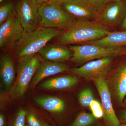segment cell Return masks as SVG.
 Listing matches in <instances>:
<instances>
[{
    "mask_svg": "<svg viewBox=\"0 0 126 126\" xmlns=\"http://www.w3.org/2000/svg\"><path fill=\"white\" fill-rule=\"evenodd\" d=\"M98 119L92 113L83 111L79 113L70 126H90L96 123Z\"/></svg>",
    "mask_w": 126,
    "mask_h": 126,
    "instance_id": "d6986e66",
    "label": "cell"
},
{
    "mask_svg": "<svg viewBox=\"0 0 126 126\" xmlns=\"http://www.w3.org/2000/svg\"><path fill=\"white\" fill-rule=\"evenodd\" d=\"M0 26V47L4 49H13L24 33L16 11Z\"/></svg>",
    "mask_w": 126,
    "mask_h": 126,
    "instance_id": "52a82bcc",
    "label": "cell"
},
{
    "mask_svg": "<svg viewBox=\"0 0 126 126\" xmlns=\"http://www.w3.org/2000/svg\"><path fill=\"white\" fill-rule=\"evenodd\" d=\"M126 55V47L124 50L122 52L121 55Z\"/></svg>",
    "mask_w": 126,
    "mask_h": 126,
    "instance_id": "4dcf8cb0",
    "label": "cell"
},
{
    "mask_svg": "<svg viewBox=\"0 0 126 126\" xmlns=\"http://www.w3.org/2000/svg\"><path fill=\"white\" fill-rule=\"evenodd\" d=\"M94 82L99 96L104 115V120L108 126H120V121L115 114L113 107L111 95L106 77H101L93 81Z\"/></svg>",
    "mask_w": 126,
    "mask_h": 126,
    "instance_id": "30bf717a",
    "label": "cell"
},
{
    "mask_svg": "<svg viewBox=\"0 0 126 126\" xmlns=\"http://www.w3.org/2000/svg\"><path fill=\"white\" fill-rule=\"evenodd\" d=\"M77 76H64L53 78L43 82L40 87L45 89L61 90L72 88L78 83Z\"/></svg>",
    "mask_w": 126,
    "mask_h": 126,
    "instance_id": "e0dca14e",
    "label": "cell"
},
{
    "mask_svg": "<svg viewBox=\"0 0 126 126\" xmlns=\"http://www.w3.org/2000/svg\"><path fill=\"white\" fill-rule=\"evenodd\" d=\"M5 124L4 117L3 114L0 115V126H4Z\"/></svg>",
    "mask_w": 126,
    "mask_h": 126,
    "instance_id": "f1b7e54d",
    "label": "cell"
},
{
    "mask_svg": "<svg viewBox=\"0 0 126 126\" xmlns=\"http://www.w3.org/2000/svg\"><path fill=\"white\" fill-rule=\"evenodd\" d=\"M69 69L68 65L65 64L42 60L32 80L30 87L32 88L35 87L46 77L68 71Z\"/></svg>",
    "mask_w": 126,
    "mask_h": 126,
    "instance_id": "5bb4252c",
    "label": "cell"
},
{
    "mask_svg": "<svg viewBox=\"0 0 126 126\" xmlns=\"http://www.w3.org/2000/svg\"><path fill=\"white\" fill-rule=\"evenodd\" d=\"M61 6L76 20H99V12L83 0H69Z\"/></svg>",
    "mask_w": 126,
    "mask_h": 126,
    "instance_id": "7c38bea8",
    "label": "cell"
},
{
    "mask_svg": "<svg viewBox=\"0 0 126 126\" xmlns=\"http://www.w3.org/2000/svg\"><path fill=\"white\" fill-rule=\"evenodd\" d=\"M27 121L29 126H43L42 123L33 113L29 114L27 116Z\"/></svg>",
    "mask_w": 126,
    "mask_h": 126,
    "instance_id": "d4e9b609",
    "label": "cell"
},
{
    "mask_svg": "<svg viewBox=\"0 0 126 126\" xmlns=\"http://www.w3.org/2000/svg\"><path fill=\"white\" fill-rule=\"evenodd\" d=\"M92 113L97 119L103 118L104 113L101 104L98 101L94 99L92 102L89 107Z\"/></svg>",
    "mask_w": 126,
    "mask_h": 126,
    "instance_id": "7402d4cb",
    "label": "cell"
},
{
    "mask_svg": "<svg viewBox=\"0 0 126 126\" xmlns=\"http://www.w3.org/2000/svg\"><path fill=\"white\" fill-rule=\"evenodd\" d=\"M104 126V125H103V126Z\"/></svg>",
    "mask_w": 126,
    "mask_h": 126,
    "instance_id": "74e56055",
    "label": "cell"
},
{
    "mask_svg": "<svg viewBox=\"0 0 126 126\" xmlns=\"http://www.w3.org/2000/svg\"><path fill=\"white\" fill-rule=\"evenodd\" d=\"M78 99L81 106L83 107H89L90 104L94 100L92 89L89 88L83 89L79 94Z\"/></svg>",
    "mask_w": 126,
    "mask_h": 126,
    "instance_id": "ffe728a7",
    "label": "cell"
},
{
    "mask_svg": "<svg viewBox=\"0 0 126 126\" xmlns=\"http://www.w3.org/2000/svg\"><path fill=\"white\" fill-rule=\"evenodd\" d=\"M44 60L62 63L71 58L73 52L70 48L61 44H47L39 52Z\"/></svg>",
    "mask_w": 126,
    "mask_h": 126,
    "instance_id": "4fadbf2b",
    "label": "cell"
},
{
    "mask_svg": "<svg viewBox=\"0 0 126 126\" xmlns=\"http://www.w3.org/2000/svg\"><path fill=\"white\" fill-rule=\"evenodd\" d=\"M15 8L24 32L32 31L39 26L36 0H18Z\"/></svg>",
    "mask_w": 126,
    "mask_h": 126,
    "instance_id": "9c48e42d",
    "label": "cell"
},
{
    "mask_svg": "<svg viewBox=\"0 0 126 126\" xmlns=\"http://www.w3.org/2000/svg\"><path fill=\"white\" fill-rule=\"evenodd\" d=\"M120 126H126V124H121Z\"/></svg>",
    "mask_w": 126,
    "mask_h": 126,
    "instance_id": "e575fe53",
    "label": "cell"
},
{
    "mask_svg": "<svg viewBox=\"0 0 126 126\" xmlns=\"http://www.w3.org/2000/svg\"><path fill=\"white\" fill-rule=\"evenodd\" d=\"M39 26L58 29H67L76 20L61 7V6L45 4L39 9Z\"/></svg>",
    "mask_w": 126,
    "mask_h": 126,
    "instance_id": "5b68a950",
    "label": "cell"
},
{
    "mask_svg": "<svg viewBox=\"0 0 126 126\" xmlns=\"http://www.w3.org/2000/svg\"><path fill=\"white\" fill-rule=\"evenodd\" d=\"M108 27L98 20H76L58 38L59 44H82L103 38L110 32Z\"/></svg>",
    "mask_w": 126,
    "mask_h": 126,
    "instance_id": "6da1fadb",
    "label": "cell"
},
{
    "mask_svg": "<svg viewBox=\"0 0 126 126\" xmlns=\"http://www.w3.org/2000/svg\"><path fill=\"white\" fill-rule=\"evenodd\" d=\"M26 112L24 109H20L16 114L14 126H25Z\"/></svg>",
    "mask_w": 126,
    "mask_h": 126,
    "instance_id": "cb8c5ba5",
    "label": "cell"
},
{
    "mask_svg": "<svg viewBox=\"0 0 126 126\" xmlns=\"http://www.w3.org/2000/svg\"><path fill=\"white\" fill-rule=\"evenodd\" d=\"M123 106L125 107L126 108V98L124 99V102H123Z\"/></svg>",
    "mask_w": 126,
    "mask_h": 126,
    "instance_id": "1f68e13d",
    "label": "cell"
},
{
    "mask_svg": "<svg viewBox=\"0 0 126 126\" xmlns=\"http://www.w3.org/2000/svg\"><path fill=\"white\" fill-rule=\"evenodd\" d=\"M84 44L107 48L126 47V30L121 31L110 32L101 39Z\"/></svg>",
    "mask_w": 126,
    "mask_h": 126,
    "instance_id": "2e32d148",
    "label": "cell"
},
{
    "mask_svg": "<svg viewBox=\"0 0 126 126\" xmlns=\"http://www.w3.org/2000/svg\"><path fill=\"white\" fill-rule=\"evenodd\" d=\"M126 15V1L109 2L99 12L98 21L106 26H115L122 23Z\"/></svg>",
    "mask_w": 126,
    "mask_h": 126,
    "instance_id": "8fae6325",
    "label": "cell"
},
{
    "mask_svg": "<svg viewBox=\"0 0 126 126\" xmlns=\"http://www.w3.org/2000/svg\"><path fill=\"white\" fill-rule=\"evenodd\" d=\"M63 30L39 26L35 29L24 32L23 36L14 48L18 58L38 53L52 39L58 37Z\"/></svg>",
    "mask_w": 126,
    "mask_h": 126,
    "instance_id": "7a4b0ae2",
    "label": "cell"
},
{
    "mask_svg": "<svg viewBox=\"0 0 126 126\" xmlns=\"http://www.w3.org/2000/svg\"><path fill=\"white\" fill-rule=\"evenodd\" d=\"M69 0H49L47 4L61 6Z\"/></svg>",
    "mask_w": 126,
    "mask_h": 126,
    "instance_id": "4316f807",
    "label": "cell"
},
{
    "mask_svg": "<svg viewBox=\"0 0 126 126\" xmlns=\"http://www.w3.org/2000/svg\"><path fill=\"white\" fill-rule=\"evenodd\" d=\"M113 57H107L85 63L78 68L69 70L73 75L82 77L87 80H93L101 77H106L111 70Z\"/></svg>",
    "mask_w": 126,
    "mask_h": 126,
    "instance_id": "8992f818",
    "label": "cell"
},
{
    "mask_svg": "<svg viewBox=\"0 0 126 126\" xmlns=\"http://www.w3.org/2000/svg\"><path fill=\"white\" fill-rule=\"evenodd\" d=\"M42 61L39 53L19 59L15 81L10 91L12 97L24 95Z\"/></svg>",
    "mask_w": 126,
    "mask_h": 126,
    "instance_id": "3957f363",
    "label": "cell"
},
{
    "mask_svg": "<svg viewBox=\"0 0 126 126\" xmlns=\"http://www.w3.org/2000/svg\"><path fill=\"white\" fill-rule=\"evenodd\" d=\"M25 126H29L28 125V124H26V125Z\"/></svg>",
    "mask_w": 126,
    "mask_h": 126,
    "instance_id": "8d00e7d4",
    "label": "cell"
},
{
    "mask_svg": "<svg viewBox=\"0 0 126 126\" xmlns=\"http://www.w3.org/2000/svg\"><path fill=\"white\" fill-rule=\"evenodd\" d=\"M121 28L122 30H126V15L124 20L122 23Z\"/></svg>",
    "mask_w": 126,
    "mask_h": 126,
    "instance_id": "f546056e",
    "label": "cell"
},
{
    "mask_svg": "<svg viewBox=\"0 0 126 126\" xmlns=\"http://www.w3.org/2000/svg\"><path fill=\"white\" fill-rule=\"evenodd\" d=\"M119 119L120 122L126 124V108L121 110L119 112Z\"/></svg>",
    "mask_w": 126,
    "mask_h": 126,
    "instance_id": "484cf974",
    "label": "cell"
},
{
    "mask_svg": "<svg viewBox=\"0 0 126 126\" xmlns=\"http://www.w3.org/2000/svg\"><path fill=\"white\" fill-rule=\"evenodd\" d=\"M34 101L46 110L54 113H60L64 111V101L55 97H39L35 98Z\"/></svg>",
    "mask_w": 126,
    "mask_h": 126,
    "instance_id": "ac0fdd59",
    "label": "cell"
},
{
    "mask_svg": "<svg viewBox=\"0 0 126 126\" xmlns=\"http://www.w3.org/2000/svg\"><path fill=\"white\" fill-rule=\"evenodd\" d=\"M70 45L73 52L71 61L75 63L82 64L89 61L107 57L121 55L126 47L107 48L87 44Z\"/></svg>",
    "mask_w": 126,
    "mask_h": 126,
    "instance_id": "277c9868",
    "label": "cell"
},
{
    "mask_svg": "<svg viewBox=\"0 0 126 126\" xmlns=\"http://www.w3.org/2000/svg\"><path fill=\"white\" fill-rule=\"evenodd\" d=\"M109 73L106 78L112 97L118 104L123 106L126 96V61Z\"/></svg>",
    "mask_w": 126,
    "mask_h": 126,
    "instance_id": "ba28073f",
    "label": "cell"
},
{
    "mask_svg": "<svg viewBox=\"0 0 126 126\" xmlns=\"http://www.w3.org/2000/svg\"><path fill=\"white\" fill-rule=\"evenodd\" d=\"M0 77L2 86L6 90L12 87L15 81V65L9 54H5L1 56Z\"/></svg>",
    "mask_w": 126,
    "mask_h": 126,
    "instance_id": "9a60e30c",
    "label": "cell"
},
{
    "mask_svg": "<svg viewBox=\"0 0 126 126\" xmlns=\"http://www.w3.org/2000/svg\"><path fill=\"white\" fill-rule=\"evenodd\" d=\"M16 11L14 3L9 2L0 7V25L4 23Z\"/></svg>",
    "mask_w": 126,
    "mask_h": 126,
    "instance_id": "44dd1931",
    "label": "cell"
},
{
    "mask_svg": "<svg viewBox=\"0 0 126 126\" xmlns=\"http://www.w3.org/2000/svg\"><path fill=\"white\" fill-rule=\"evenodd\" d=\"M88 5L100 12L108 2V0H83Z\"/></svg>",
    "mask_w": 126,
    "mask_h": 126,
    "instance_id": "603a6c76",
    "label": "cell"
},
{
    "mask_svg": "<svg viewBox=\"0 0 126 126\" xmlns=\"http://www.w3.org/2000/svg\"><path fill=\"white\" fill-rule=\"evenodd\" d=\"M3 0H0V2L1 3V2H2V1H3Z\"/></svg>",
    "mask_w": 126,
    "mask_h": 126,
    "instance_id": "d590c367",
    "label": "cell"
},
{
    "mask_svg": "<svg viewBox=\"0 0 126 126\" xmlns=\"http://www.w3.org/2000/svg\"><path fill=\"white\" fill-rule=\"evenodd\" d=\"M125 0V1H126V0Z\"/></svg>",
    "mask_w": 126,
    "mask_h": 126,
    "instance_id": "f35d334b",
    "label": "cell"
},
{
    "mask_svg": "<svg viewBox=\"0 0 126 126\" xmlns=\"http://www.w3.org/2000/svg\"><path fill=\"white\" fill-rule=\"evenodd\" d=\"M49 0H36L39 8L43 5L47 4Z\"/></svg>",
    "mask_w": 126,
    "mask_h": 126,
    "instance_id": "83f0119b",
    "label": "cell"
},
{
    "mask_svg": "<svg viewBox=\"0 0 126 126\" xmlns=\"http://www.w3.org/2000/svg\"><path fill=\"white\" fill-rule=\"evenodd\" d=\"M110 2L111 1H117L122 0H108Z\"/></svg>",
    "mask_w": 126,
    "mask_h": 126,
    "instance_id": "d6a6232c",
    "label": "cell"
},
{
    "mask_svg": "<svg viewBox=\"0 0 126 126\" xmlns=\"http://www.w3.org/2000/svg\"><path fill=\"white\" fill-rule=\"evenodd\" d=\"M42 126H48V125H47V124H45V123H42Z\"/></svg>",
    "mask_w": 126,
    "mask_h": 126,
    "instance_id": "836d02e7",
    "label": "cell"
}]
</instances>
